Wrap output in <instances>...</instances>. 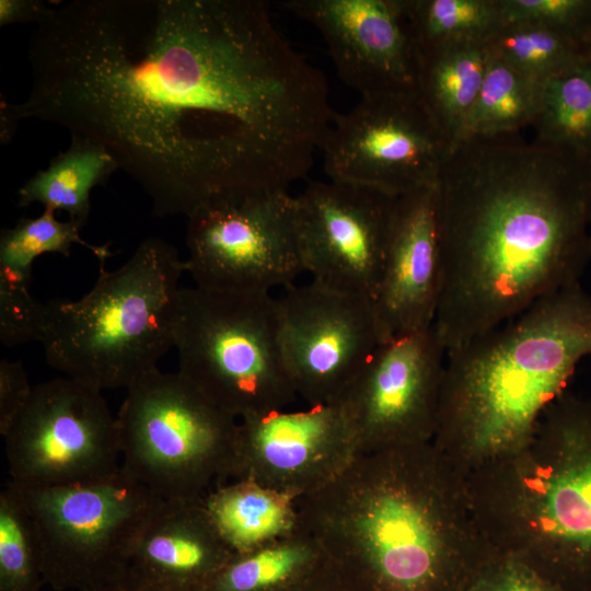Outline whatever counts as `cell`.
<instances>
[{"label":"cell","instance_id":"obj_11","mask_svg":"<svg viewBox=\"0 0 591 591\" xmlns=\"http://www.w3.org/2000/svg\"><path fill=\"white\" fill-rule=\"evenodd\" d=\"M186 246V273L202 289L271 292L305 273L288 190L196 210L187 217Z\"/></svg>","mask_w":591,"mask_h":591},{"label":"cell","instance_id":"obj_39","mask_svg":"<svg viewBox=\"0 0 591 591\" xmlns=\"http://www.w3.org/2000/svg\"><path fill=\"white\" fill-rule=\"evenodd\" d=\"M590 255H591V230H590Z\"/></svg>","mask_w":591,"mask_h":591},{"label":"cell","instance_id":"obj_37","mask_svg":"<svg viewBox=\"0 0 591 591\" xmlns=\"http://www.w3.org/2000/svg\"><path fill=\"white\" fill-rule=\"evenodd\" d=\"M583 54L591 60V33L583 45Z\"/></svg>","mask_w":591,"mask_h":591},{"label":"cell","instance_id":"obj_24","mask_svg":"<svg viewBox=\"0 0 591 591\" xmlns=\"http://www.w3.org/2000/svg\"><path fill=\"white\" fill-rule=\"evenodd\" d=\"M541 97V82L488 53L483 84L461 140L519 135L533 126Z\"/></svg>","mask_w":591,"mask_h":591},{"label":"cell","instance_id":"obj_40","mask_svg":"<svg viewBox=\"0 0 591 591\" xmlns=\"http://www.w3.org/2000/svg\"><path fill=\"white\" fill-rule=\"evenodd\" d=\"M467 591H470V590H467Z\"/></svg>","mask_w":591,"mask_h":591},{"label":"cell","instance_id":"obj_25","mask_svg":"<svg viewBox=\"0 0 591 591\" xmlns=\"http://www.w3.org/2000/svg\"><path fill=\"white\" fill-rule=\"evenodd\" d=\"M532 128L540 143L591 153V60L584 54L542 83Z\"/></svg>","mask_w":591,"mask_h":591},{"label":"cell","instance_id":"obj_4","mask_svg":"<svg viewBox=\"0 0 591 591\" xmlns=\"http://www.w3.org/2000/svg\"><path fill=\"white\" fill-rule=\"evenodd\" d=\"M417 444L360 454L296 499L298 525L354 591H444L448 561Z\"/></svg>","mask_w":591,"mask_h":591},{"label":"cell","instance_id":"obj_1","mask_svg":"<svg viewBox=\"0 0 591 591\" xmlns=\"http://www.w3.org/2000/svg\"><path fill=\"white\" fill-rule=\"evenodd\" d=\"M28 60L25 100L1 101V140L31 118L92 139L159 217L287 190L335 117L325 78L260 0L55 1Z\"/></svg>","mask_w":591,"mask_h":591},{"label":"cell","instance_id":"obj_16","mask_svg":"<svg viewBox=\"0 0 591 591\" xmlns=\"http://www.w3.org/2000/svg\"><path fill=\"white\" fill-rule=\"evenodd\" d=\"M323 36L340 79L361 96L418 90L419 57L399 0H286Z\"/></svg>","mask_w":591,"mask_h":591},{"label":"cell","instance_id":"obj_36","mask_svg":"<svg viewBox=\"0 0 591 591\" xmlns=\"http://www.w3.org/2000/svg\"><path fill=\"white\" fill-rule=\"evenodd\" d=\"M292 591H354L326 565L314 576Z\"/></svg>","mask_w":591,"mask_h":591},{"label":"cell","instance_id":"obj_12","mask_svg":"<svg viewBox=\"0 0 591 591\" xmlns=\"http://www.w3.org/2000/svg\"><path fill=\"white\" fill-rule=\"evenodd\" d=\"M433 326L378 346L335 401L360 454L416 444L438 419L443 358Z\"/></svg>","mask_w":591,"mask_h":591},{"label":"cell","instance_id":"obj_30","mask_svg":"<svg viewBox=\"0 0 591 591\" xmlns=\"http://www.w3.org/2000/svg\"><path fill=\"white\" fill-rule=\"evenodd\" d=\"M498 2L502 24L542 25L570 38L582 49L591 33V0H498Z\"/></svg>","mask_w":591,"mask_h":591},{"label":"cell","instance_id":"obj_27","mask_svg":"<svg viewBox=\"0 0 591 591\" xmlns=\"http://www.w3.org/2000/svg\"><path fill=\"white\" fill-rule=\"evenodd\" d=\"M417 47L484 43L502 24L498 0H399Z\"/></svg>","mask_w":591,"mask_h":591},{"label":"cell","instance_id":"obj_29","mask_svg":"<svg viewBox=\"0 0 591 591\" xmlns=\"http://www.w3.org/2000/svg\"><path fill=\"white\" fill-rule=\"evenodd\" d=\"M484 45L490 55L541 83L583 55L576 42L531 23L502 24Z\"/></svg>","mask_w":591,"mask_h":591},{"label":"cell","instance_id":"obj_26","mask_svg":"<svg viewBox=\"0 0 591 591\" xmlns=\"http://www.w3.org/2000/svg\"><path fill=\"white\" fill-rule=\"evenodd\" d=\"M82 225L76 221H60L55 210L44 208L36 218H23L13 228L1 231L0 282L26 285L31 280L32 267L39 256L58 253L68 256L72 245L86 247L104 264L111 256V243L93 245L80 236Z\"/></svg>","mask_w":591,"mask_h":591},{"label":"cell","instance_id":"obj_35","mask_svg":"<svg viewBox=\"0 0 591 591\" xmlns=\"http://www.w3.org/2000/svg\"><path fill=\"white\" fill-rule=\"evenodd\" d=\"M48 4L38 0H1L0 25L16 23L36 24L45 13Z\"/></svg>","mask_w":591,"mask_h":591},{"label":"cell","instance_id":"obj_7","mask_svg":"<svg viewBox=\"0 0 591 591\" xmlns=\"http://www.w3.org/2000/svg\"><path fill=\"white\" fill-rule=\"evenodd\" d=\"M116 418L121 468L159 497H201L232 479L239 419L178 372L141 376Z\"/></svg>","mask_w":591,"mask_h":591},{"label":"cell","instance_id":"obj_6","mask_svg":"<svg viewBox=\"0 0 591 591\" xmlns=\"http://www.w3.org/2000/svg\"><path fill=\"white\" fill-rule=\"evenodd\" d=\"M173 348L177 372L237 419L285 409L298 397L271 292L182 287Z\"/></svg>","mask_w":591,"mask_h":591},{"label":"cell","instance_id":"obj_10","mask_svg":"<svg viewBox=\"0 0 591 591\" xmlns=\"http://www.w3.org/2000/svg\"><path fill=\"white\" fill-rule=\"evenodd\" d=\"M450 148L412 90L361 96L335 114L321 151L331 181L398 197L436 184Z\"/></svg>","mask_w":591,"mask_h":591},{"label":"cell","instance_id":"obj_5","mask_svg":"<svg viewBox=\"0 0 591 591\" xmlns=\"http://www.w3.org/2000/svg\"><path fill=\"white\" fill-rule=\"evenodd\" d=\"M185 260L160 237H148L115 270L101 264L78 300L46 304L42 344L47 363L99 391L128 389L173 348Z\"/></svg>","mask_w":591,"mask_h":591},{"label":"cell","instance_id":"obj_22","mask_svg":"<svg viewBox=\"0 0 591 591\" xmlns=\"http://www.w3.org/2000/svg\"><path fill=\"white\" fill-rule=\"evenodd\" d=\"M117 170L116 161L102 144L71 135L69 147L19 189V206L39 202L44 208L63 210L83 227L91 210L92 189L106 183Z\"/></svg>","mask_w":591,"mask_h":591},{"label":"cell","instance_id":"obj_20","mask_svg":"<svg viewBox=\"0 0 591 591\" xmlns=\"http://www.w3.org/2000/svg\"><path fill=\"white\" fill-rule=\"evenodd\" d=\"M418 57V92L452 147L480 91L487 49L480 42H450L420 49Z\"/></svg>","mask_w":591,"mask_h":591},{"label":"cell","instance_id":"obj_32","mask_svg":"<svg viewBox=\"0 0 591 591\" xmlns=\"http://www.w3.org/2000/svg\"><path fill=\"white\" fill-rule=\"evenodd\" d=\"M33 389L20 361H0V433L3 438L28 404Z\"/></svg>","mask_w":591,"mask_h":591},{"label":"cell","instance_id":"obj_8","mask_svg":"<svg viewBox=\"0 0 591 591\" xmlns=\"http://www.w3.org/2000/svg\"><path fill=\"white\" fill-rule=\"evenodd\" d=\"M19 488L40 540L45 583L57 591L86 590L128 565L132 543L162 499L121 466L92 482Z\"/></svg>","mask_w":591,"mask_h":591},{"label":"cell","instance_id":"obj_33","mask_svg":"<svg viewBox=\"0 0 591 591\" xmlns=\"http://www.w3.org/2000/svg\"><path fill=\"white\" fill-rule=\"evenodd\" d=\"M470 591H567L533 569L517 563L502 566L476 582Z\"/></svg>","mask_w":591,"mask_h":591},{"label":"cell","instance_id":"obj_2","mask_svg":"<svg viewBox=\"0 0 591 591\" xmlns=\"http://www.w3.org/2000/svg\"><path fill=\"white\" fill-rule=\"evenodd\" d=\"M445 351L580 283L590 255L587 157L519 135L456 142L436 183Z\"/></svg>","mask_w":591,"mask_h":591},{"label":"cell","instance_id":"obj_38","mask_svg":"<svg viewBox=\"0 0 591 591\" xmlns=\"http://www.w3.org/2000/svg\"><path fill=\"white\" fill-rule=\"evenodd\" d=\"M587 163H588L589 171H590V174H591V153H589V154L587 155Z\"/></svg>","mask_w":591,"mask_h":591},{"label":"cell","instance_id":"obj_3","mask_svg":"<svg viewBox=\"0 0 591 591\" xmlns=\"http://www.w3.org/2000/svg\"><path fill=\"white\" fill-rule=\"evenodd\" d=\"M589 356L591 294L577 283L448 351L437 421L476 451L515 448Z\"/></svg>","mask_w":591,"mask_h":591},{"label":"cell","instance_id":"obj_31","mask_svg":"<svg viewBox=\"0 0 591 591\" xmlns=\"http://www.w3.org/2000/svg\"><path fill=\"white\" fill-rule=\"evenodd\" d=\"M46 304L38 302L26 285L0 282V340L5 347L42 343Z\"/></svg>","mask_w":591,"mask_h":591},{"label":"cell","instance_id":"obj_23","mask_svg":"<svg viewBox=\"0 0 591 591\" xmlns=\"http://www.w3.org/2000/svg\"><path fill=\"white\" fill-rule=\"evenodd\" d=\"M325 565L320 544L298 525L280 540L234 555L200 591H292Z\"/></svg>","mask_w":591,"mask_h":591},{"label":"cell","instance_id":"obj_34","mask_svg":"<svg viewBox=\"0 0 591 591\" xmlns=\"http://www.w3.org/2000/svg\"><path fill=\"white\" fill-rule=\"evenodd\" d=\"M83 591H199L159 579L128 564L112 577Z\"/></svg>","mask_w":591,"mask_h":591},{"label":"cell","instance_id":"obj_18","mask_svg":"<svg viewBox=\"0 0 591 591\" xmlns=\"http://www.w3.org/2000/svg\"><path fill=\"white\" fill-rule=\"evenodd\" d=\"M547 427L557 456L537 515L567 583L591 591V403L561 399Z\"/></svg>","mask_w":591,"mask_h":591},{"label":"cell","instance_id":"obj_19","mask_svg":"<svg viewBox=\"0 0 591 591\" xmlns=\"http://www.w3.org/2000/svg\"><path fill=\"white\" fill-rule=\"evenodd\" d=\"M204 497L162 498L132 543L129 564L159 579L200 591L234 556Z\"/></svg>","mask_w":591,"mask_h":591},{"label":"cell","instance_id":"obj_15","mask_svg":"<svg viewBox=\"0 0 591 591\" xmlns=\"http://www.w3.org/2000/svg\"><path fill=\"white\" fill-rule=\"evenodd\" d=\"M359 455L336 402L239 419L232 479H251L294 499L339 477Z\"/></svg>","mask_w":591,"mask_h":591},{"label":"cell","instance_id":"obj_13","mask_svg":"<svg viewBox=\"0 0 591 591\" xmlns=\"http://www.w3.org/2000/svg\"><path fill=\"white\" fill-rule=\"evenodd\" d=\"M280 343L298 397L335 402L381 344L372 301L315 281L277 299Z\"/></svg>","mask_w":591,"mask_h":591},{"label":"cell","instance_id":"obj_14","mask_svg":"<svg viewBox=\"0 0 591 591\" xmlns=\"http://www.w3.org/2000/svg\"><path fill=\"white\" fill-rule=\"evenodd\" d=\"M396 198L331 179L312 182L296 196L301 254L312 281L372 301Z\"/></svg>","mask_w":591,"mask_h":591},{"label":"cell","instance_id":"obj_9","mask_svg":"<svg viewBox=\"0 0 591 591\" xmlns=\"http://www.w3.org/2000/svg\"><path fill=\"white\" fill-rule=\"evenodd\" d=\"M3 439L10 483L25 489L92 482L120 467L117 418L102 392L67 376L35 385Z\"/></svg>","mask_w":591,"mask_h":591},{"label":"cell","instance_id":"obj_21","mask_svg":"<svg viewBox=\"0 0 591 591\" xmlns=\"http://www.w3.org/2000/svg\"><path fill=\"white\" fill-rule=\"evenodd\" d=\"M206 508L234 555L280 540L298 529L296 499L251 479H232L209 490Z\"/></svg>","mask_w":591,"mask_h":591},{"label":"cell","instance_id":"obj_28","mask_svg":"<svg viewBox=\"0 0 591 591\" xmlns=\"http://www.w3.org/2000/svg\"><path fill=\"white\" fill-rule=\"evenodd\" d=\"M45 583L40 540L22 490L0 494V591H39Z\"/></svg>","mask_w":591,"mask_h":591},{"label":"cell","instance_id":"obj_17","mask_svg":"<svg viewBox=\"0 0 591 591\" xmlns=\"http://www.w3.org/2000/svg\"><path fill=\"white\" fill-rule=\"evenodd\" d=\"M440 291L436 184L396 198L372 300L381 344L432 326Z\"/></svg>","mask_w":591,"mask_h":591}]
</instances>
